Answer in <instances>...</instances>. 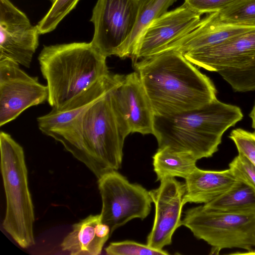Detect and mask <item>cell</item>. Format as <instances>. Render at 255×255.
Wrapping results in <instances>:
<instances>
[{
	"mask_svg": "<svg viewBox=\"0 0 255 255\" xmlns=\"http://www.w3.org/2000/svg\"><path fill=\"white\" fill-rule=\"evenodd\" d=\"M203 206L213 210L255 212V191L245 183L237 181L226 192Z\"/></svg>",
	"mask_w": 255,
	"mask_h": 255,
	"instance_id": "cell-21",
	"label": "cell"
},
{
	"mask_svg": "<svg viewBox=\"0 0 255 255\" xmlns=\"http://www.w3.org/2000/svg\"><path fill=\"white\" fill-rule=\"evenodd\" d=\"M234 254H250V255H255V250H251L249 251H247L245 253H234Z\"/></svg>",
	"mask_w": 255,
	"mask_h": 255,
	"instance_id": "cell-28",
	"label": "cell"
},
{
	"mask_svg": "<svg viewBox=\"0 0 255 255\" xmlns=\"http://www.w3.org/2000/svg\"><path fill=\"white\" fill-rule=\"evenodd\" d=\"M152 159L156 181L176 177L186 179L197 167V160L191 154L168 147L158 148Z\"/></svg>",
	"mask_w": 255,
	"mask_h": 255,
	"instance_id": "cell-20",
	"label": "cell"
},
{
	"mask_svg": "<svg viewBox=\"0 0 255 255\" xmlns=\"http://www.w3.org/2000/svg\"><path fill=\"white\" fill-rule=\"evenodd\" d=\"M217 13L224 23L255 27V0H238Z\"/></svg>",
	"mask_w": 255,
	"mask_h": 255,
	"instance_id": "cell-22",
	"label": "cell"
},
{
	"mask_svg": "<svg viewBox=\"0 0 255 255\" xmlns=\"http://www.w3.org/2000/svg\"><path fill=\"white\" fill-rule=\"evenodd\" d=\"M79 0H55L45 15L37 24L40 34L53 31L76 6Z\"/></svg>",
	"mask_w": 255,
	"mask_h": 255,
	"instance_id": "cell-23",
	"label": "cell"
},
{
	"mask_svg": "<svg viewBox=\"0 0 255 255\" xmlns=\"http://www.w3.org/2000/svg\"><path fill=\"white\" fill-rule=\"evenodd\" d=\"M254 29L224 23L217 12L208 13L194 30L171 44L164 52L175 50L183 54L214 46Z\"/></svg>",
	"mask_w": 255,
	"mask_h": 255,
	"instance_id": "cell-15",
	"label": "cell"
},
{
	"mask_svg": "<svg viewBox=\"0 0 255 255\" xmlns=\"http://www.w3.org/2000/svg\"><path fill=\"white\" fill-rule=\"evenodd\" d=\"M182 225L212 247L210 254L225 249L247 252L255 247V212L213 210L201 205L185 212Z\"/></svg>",
	"mask_w": 255,
	"mask_h": 255,
	"instance_id": "cell-6",
	"label": "cell"
},
{
	"mask_svg": "<svg viewBox=\"0 0 255 255\" xmlns=\"http://www.w3.org/2000/svg\"><path fill=\"white\" fill-rule=\"evenodd\" d=\"M229 167L238 181L245 183L255 191V165L248 158L238 153Z\"/></svg>",
	"mask_w": 255,
	"mask_h": 255,
	"instance_id": "cell-25",
	"label": "cell"
},
{
	"mask_svg": "<svg viewBox=\"0 0 255 255\" xmlns=\"http://www.w3.org/2000/svg\"><path fill=\"white\" fill-rule=\"evenodd\" d=\"M177 0H140V5L133 29L122 46L118 57L130 58L133 61L141 38L147 27L167 11Z\"/></svg>",
	"mask_w": 255,
	"mask_h": 255,
	"instance_id": "cell-19",
	"label": "cell"
},
{
	"mask_svg": "<svg viewBox=\"0 0 255 255\" xmlns=\"http://www.w3.org/2000/svg\"><path fill=\"white\" fill-rule=\"evenodd\" d=\"M122 75L110 73L59 109H52L48 114L37 119L40 130L44 134L53 128L73 119L100 99L120 80Z\"/></svg>",
	"mask_w": 255,
	"mask_h": 255,
	"instance_id": "cell-16",
	"label": "cell"
},
{
	"mask_svg": "<svg viewBox=\"0 0 255 255\" xmlns=\"http://www.w3.org/2000/svg\"><path fill=\"white\" fill-rule=\"evenodd\" d=\"M109 227L102 222L101 214L90 215L74 224L60 247L72 255H98L111 236Z\"/></svg>",
	"mask_w": 255,
	"mask_h": 255,
	"instance_id": "cell-17",
	"label": "cell"
},
{
	"mask_svg": "<svg viewBox=\"0 0 255 255\" xmlns=\"http://www.w3.org/2000/svg\"><path fill=\"white\" fill-rule=\"evenodd\" d=\"M184 183L175 178L160 181L159 186L149 191L155 206V217L146 244L150 247L162 250L172 243L175 231L182 225L181 215L185 205Z\"/></svg>",
	"mask_w": 255,
	"mask_h": 255,
	"instance_id": "cell-11",
	"label": "cell"
},
{
	"mask_svg": "<svg viewBox=\"0 0 255 255\" xmlns=\"http://www.w3.org/2000/svg\"><path fill=\"white\" fill-rule=\"evenodd\" d=\"M182 54L193 65L211 72L240 67L255 57V29L220 44Z\"/></svg>",
	"mask_w": 255,
	"mask_h": 255,
	"instance_id": "cell-14",
	"label": "cell"
},
{
	"mask_svg": "<svg viewBox=\"0 0 255 255\" xmlns=\"http://www.w3.org/2000/svg\"><path fill=\"white\" fill-rule=\"evenodd\" d=\"M237 181L229 168L207 170L197 167L185 179L184 203L206 204L226 192Z\"/></svg>",
	"mask_w": 255,
	"mask_h": 255,
	"instance_id": "cell-18",
	"label": "cell"
},
{
	"mask_svg": "<svg viewBox=\"0 0 255 255\" xmlns=\"http://www.w3.org/2000/svg\"><path fill=\"white\" fill-rule=\"evenodd\" d=\"M113 88L73 119L45 134L60 142L98 179L121 167L128 135L113 101Z\"/></svg>",
	"mask_w": 255,
	"mask_h": 255,
	"instance_id": "cell-1",
	"label": "cell"
},
{
	"mask_svg": "<svg viewBox=\"0 0 255 255\" xmlns=\"http://www.w3.org/2000/svg\"><path fill=\"white\" fill-rule=\"evenodd\" d=\"M40 33L26 15L9 0H0V60L9 59L29 68L39 44Z\"/></svg>",
	"mask_w": 255,
	"mask_h": 255,
	"instance_id": "cell-10",
	"label": "cell"
},
{
	"mask_svg": "<svg viewBox=\"0 0 255 255\" xmlns=\"http://www.w3.org/2000/svg\"><path fill=\"white\" fill-rule=\"evenodd\" d=\"M115 107L127 132L152 134L154 113L138 73L122 76L112 90Z\"/></svg>",
	"mask_w": 255,
	"mask_h": 255,
	"instance_id": "cell-12",
	"label": "cell"
},
{
	"mask_svg": "<svg viewBox=\"0 0 255 255\" xmlns=\"http://www.w3.org/2000/svg\"><path fill=\"white\" fill-rule=\"evenodd\" d=\"M238 0H184L187 6L201 14L219 11Z\"/></svg>",
	"mask_w": 255,
	"mask_h": 255,
	"instance_id": "cell-27",
	"label": "cell"
},
{
	"mask_svg": "<svg viewBox=\"0 0 255 255\" xmlns=\"http://www.w3.org/2000/svg\"><path fill=\"white\" fill-rule=\"evenodd\" d=\"M255 132V131H254Z\"/></svg>",
	"mask_w": 255,
	"mask_h": 255,
	"instance_id": "cell-30",
	"label": "cell"
},
{
	"mask_svg": "<svg viewBox=\"0 0 255 255\" xmlns=\"http://www.w3.org/2000/svg\"><path fill=\"white\" fill-rule=\"evenodd\" d=\"M47 86L9 59L0 60V126L15 119L28 108L48 101Z\"/></svg>",
	"mask_w": 255,
	"mask_h": 255,
	"instance_id": "cell-9",
	"label": "cell"
},
{
	"mask_svg": "<svg viewBox=\"0 0 255 255\" xmlns=\"http://www.w3.org/2000/svg\"><path fill=\"white\" fill-rule=\"evenodd\" d=\"M243 117L239 107L217 98L200 108L181 114L154 115L152 134L158 148L188 152L198 160L212 157L218 150L224 133Z\"/></svg>",
	"mask_w": 255,
	"mask_h": 255,
	"instance_id": "cell-3",
	"label": "cell"
},
{
	"mask_svg": "<svg viewBox=\"0 0 255 255\" xmlns=\"http://www.w3.org/2000/svg\"><path fill=\"white\" fill-rule=\"evenodd\" d=\"M140 0H98L90 21L94 26L90 42L106 57L118 56L136 23Z\"/></svg>",
	"mask_w": 255,
	"mask_h": 255,
	"instance_id": "cell-8",
	"label": "cell"
},
{
	"mask_svg": "<svg viewBox=\"0 0 255 255\" xmlns=\"http://www.w3.org/2000/svg\"><path fill=\"white\" fill-rule=\"evenodd\" d=\"M98 184L102 202V221L109 227L111 235L128 221L143 220L150 213L152 201L149 191L129 182L117 170L103 175Z\"/></svg>",
	"mask_w": 255,
	"mask_h": 255,
	"instance_id": "cell-7",
	"label": "cell"
},
{
	"mask_svg": "<svg viewBox=\"0 0 255 255\" xmlns=\"http://www.w3.org/2000/svg\"><path fill=\"white\" fill-rule=\"evenodd\" d=\"M106 58L91 42L44 46L38 60L50 106L61 108L109 75Z\"/></svg>",
	"mask_w": 255,
	"mask_h": 255,
	"instance_id": "cell-4",
	"label": "cell"
},
{
	"mask_svg": "<svg viewBox=\"0 0 255 255\" xmlns=\"http://www.w3.org/2000/svg\"><path fill=\"white\" fill-rule=\"evenodd\" d=\"M201 15L183 3L154 20L141 38L133 63L164 52L171 44L194 30Z\"/></svg>",
	"mask_w": 255,
	"mask_h": 255,
	"instance_id": "cell-13",
	"label": "cell"
},
{
	"mask_svg": "<svg viewBox=\"0 0 255 255\" xmlns=\"http://www.w3.org/2000/svg\"><path fill=\"white\" fill-rule=\"evenodd\" d=\"M109 255H167L169 253L162 250L152 248L146 245L132 241L111 243L105 249Z\"/></svg>",
	"mask_w": 255,
	"mask_h": 255,
	"instance_id": "cell-24",
	"label": "cell"
},
{
	"mask_svg": "<svg viewBox=\"0 0 255 255\" xmlns=\"http://www.w3.org/2000/svg\"><path fill=\"white\" fill-rule=\"evenodd\" d=\"M51 2H52V3H53L55 1V0H49Z\"/></svg>",
	"mask_w": 255,
	"mask_h": 255,
	"instance_id": "cell-29",
	"label": "cell"
},
{
	"mask_svg": "<svg viewBox=\"0 0 255 255\" xmlns=\"http://www.w3.org/2000/svg\"><path fill=\"white\" fill-rule=\"evenodd\" d=\"M229 137L235 144L238 153L244 155L255 165V132L237 128L231 131Z\"/></svg>",
	"mask_w": 255,
	"mask_h": 255,
	"instance_id": "cell-26",
	"label": "cell"
},
{
	"mask_svg": "<svg viewBox=\"0 0 255 255\" xmlns=\"http://www.w3.org/2000/svg\"><path fill=\"white\" fill-rule=\"evenodd\" d=\"M134 63L155 115L200 108L217 99L216 87L180 52L165 51Z\"/></svg>",
	"mask_w": 255,
	"mask_h": 255,
	"instance_id": "cell-2",
	"label": "cell"
},
{
	"mask_svg": "<svg viewBox=\"0 0 255 255\" xmlns=\"http://www.w3.org/2000/svg\"><path fill=\"white\" fill-rule=\"evenodd\" d=\"M0 169L6 198L2 227L22 248L35 244L34 206L22 147L8 133L0 132Z\"/></svg>",
	"mask_w": 255,
	"mask_h": 255,
	"instance_id": "cell-5",
	"label": "cell"
}]
</instances>
